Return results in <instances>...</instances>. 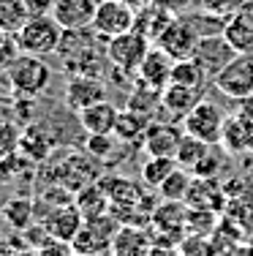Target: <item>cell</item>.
I'll return each mask as SVG.
<instances>
[{"mask_svg":"<svg viewBox=\"0 0 253 256\" xmlns=\"http://www.w3.org/2000/svg\"><path fill=\"white\" fill-rule=\"evenodd\" d=\"M57 54L68 76H104V71L112 68L106 58V38H101L93 28L63 30Z\"/></svg>","mask_w":253,"mask_h":256,"instance_id":"1","label":"cell"},{"mask_svg":"<svg viewBox=\"0 0 253 256\" xmlns=\"http://www.w3.org/2000/svg\"><path fill=\"white\" fill-rule=\"evenodd\" d=\"M5 82L14 98H38L52 84V68L38 54L19 52V58L5 71Z\"/></svg>","mask_w":253,"mask_h":256,"instance_id":"2","label":"cell"},{"mask_svg":"<svg viewBox=\"0 0 253 256\" xmlns=\"http://www.w3.org/2000/svg\"><path fill=\"white\" fill-rule=\"evenodd\" d=\"M14 36L22 52L44 58V54L57 52L60 41H63V28L57 25V20L52 14H38V16H27L25 25Z\"/></svg>","mask_w":253,"mask_h":256,"instance_id":"3","label":"cell"},{"mask_svg":"<svg viewBox=\"0 0 253 256\" xmlns=\"http://www.w3.org/2000/svg\"><path fill=\"white\" fill-rule=\"evenodd\" d=\"M150 46H153V41L147 36H142L139 30H128L123 36L109 38L106 41V58H109L112 71H120L125 76H136Z\"/></svg>","mask_w":253,"mask_h":256,"instance_id":"4","label":"cell"},{"mask_svg":"<svg viewBox=\"0 0 253 256\" xmlns=\"http://www.w3.org/2000/svg\"><path fill=\"white\" fill-rule=\"evenodd\" d=\"M224 126H226V112L210 98H202L183 118L185 134H191V136L202 139V142H207V144H221Z\"/></svg>","mask_w":253,"mask_h":256,"instance_id":"5","label":"cell"},{"mask_svg":"<svg viewBox=\"0 0 253 256\" xmlns=\"http://www.w3.org/2000/svg\"><path fill=\"white\" fill-rule=\"evenodd\" d=\"M117 232H120V226L114 224V218L109 212L98 216V218H87L82 224L79 234L71 240V251L84 254V256H98L104 251H112V242H114Z\"/></svg>","mask_w":253,"mask_h":256,"instance_id":"6","label":"cell"},{"mask_svg":"<svg viewBox=\"0 0 253 256\" xmlns=\"http://www.w3.org/2000/svg\"><path fill=\"white\" fill-rule=\"evenodd\" d=\"M90 28L106 41L128 33L136 28V6H128L125 0H101Z\"/></svg>","mask_w":253,"mask_h":256,"instance_id":"7","label":"cell"},{"mask_svg":"<svg viewBox=\"0 0 253 256\" xmlns=\"http://www.w3.org/2000/svg\"><path fill=\"white\" fill-rule=\"evenodd\" d=\"M199 38L202 36L196 33V28L191 25L188 20L183 16H174L172 22L164 28V33L153 41L158 50H164L169 58L177 63V60H191L196 54V46H199Z\"/></svg>","mask_w":253,"mask_h":256,"instance_id":"8","label":"cell"},{"mask_svg":"<svg viewBox=\"0 0 253 256\" xmlns=\"http://www.w3.org/2000/svg\"><path fill=\"white\" fill-rule=\"evenodd\" d=\"M213 88L229 98H248L253 96V54H237L232 63L213 79Z\"/></svg>","mask_w":253,"mask_h":256,"instance_id":"9","label":"cell"},{"mask_svg":"<svg viewBox=\"0 0 253 256\" xmlns=\"http://www.w3.org/2000/svg\"><path fill=\"white\" fill-rule=\"evenodd\" d=\"M234 58H237V52L229 46V41L224 38V33H221V36H215V33L202 36V38H199V46H196V54H194V60L202 66L204 71H207L210 79L218 76Z\"/></svg>","mask_w":253,"mask_h":256,"instance_id":"10","label":"cell"},{"mask_svg":"<svg viewBox=\"0 0 253 256\" xmlns=\"http://www.w3.org/2000/svg\"><path fill=\"white\" fill-rule=\"evenodd\" d=\"M185 136L183 123H169V120H161V123H150L147 134H144L142 150L147 156H177V148Z\"/></svg>","mask_w":253,"mask_h":256,"instance_id":"11","label":"cell"},{"mask_svg":"<svg viewBox=\"0 0 253 256\" xmlns=\"http://www.w3.org/2000/svg\"><path fill=\"white\" fill-rule=\"evenodd\" d=\"M82 224H84L82 210L76 207V202H71V204H57V207H52V210H46L41 226L49 232L55 240H63L71 246V240L79 234Z\"/></svg>","mask_w":253,"mask_h":256,"instance_id":"12","label":"cell"},{"mask_svg":"<svg viewBox=\"0 0 253 256\" xmlns=\"http://www.w3.org/2000/svg\"><path fill=\"white\" fill-rule=\"evenodd\" d=\"M98 101H106V84L101 76H68L65 104H68V109L74 114Z\"/></svg>","mask_w":253,"mask_h":256,"instance_id":"13","label":"cell"},{"mask_svg":"<svg viewBox=\"0 0 253 256\" xmlns=\"http://www.w3.org/2000/svg\"><path fill=\"white\" fill-rule=\"evenodd\" d=\"M101 0H55L52 6V16L57 20V25L63 30H79L90 28L93 16L98 11Z\"/></svg>","mask_w":253,"mask_h":256,"instance_id":"14","label":"cell"},{"mask_svg":"<svg viewBox=\"0 0 253 256\" xmlns=\"http://www.w3.org/2000/svg\"><path fill=\"white\" fill-rule=\"evenodd\" d=\"M55 148H57V139H55V134H52L44 123H27L25 128H22L19 153L27 156L33 164L49 161L52 153H55Z\"/></svg>","mask_w":253,"mask_h":256,"instance_id":"15","label":"cell"},{"mask_svg":"<svg viewBox=\"0 0 253 256\" xmlns=\"http://www.w3.org/2000/svg\"><path fill=\"white\" fill-rule=\"evenodd\" d=\"M221 33L237 54H253V8L232 11Z\"/></svg>","mask_w":253,"mask_h":256,"instance_id":"16","label":"cell"},{"mask_svg":"<svg viewBox=\"0 0 253 256\" xmlns=\"http://www.w3.org/2000/svg\"><path fill=\"white\" fill-rule=\"evenodd\" d=\"M172 68H174V60L169 58L164 50H158V46H150L147 58H144V63L139 66V74L136 79H142L144 84H150V88H158L164 90L169 82H172Z\"/></svg>","mask_w":253,"mask_h":256,"instance_id":"17","label":"cell"},{"mask_svg":"<svg viewBox=\"0 0 253 256\" xmlns=\"http://www.w3.org/2000/svg\"><path fill=\"white\" fill-rule=\"evenodd\" d=\"M226 191L218 186L215 178H196L191 182V191L185 196V204L194 207V210H210V212H218L224 207Z\"/></svg>","mask_w":253,"mask_h":256,"instance_id":"18","label":"cell"},{"mask_svg":"<svg viewBox=\"0 0 253 256\" xmlns=\"http://www.w3.org/2000/svg\"><path fill=\"white\" fill-rule=\"evenodd\" d=\"M117 118H120V109L112 101H98L93 106L76 112V120H79L84 134H114Z\"/></svg>","mask_w":253,"mask_h":256,"instance_id":"19","label":"cell"},{"mask_svg":"<svg viewBox=\"0 0 253 256\" xmlns=\"http://www.w3.org/2000/svg\"><path fill=\"white\" fill-rule=\"evenodd\" d=\"M101 188H104L106 199H109V207H123V210H131L134 207H139V202L144 199L142 188L136 186V182H131L128 178H117V174H112V178H104L98 180Z\"/></svg>","mask_w":253,"mask_h":256,"instance_id":"20","label":"cell"},{"mask_svg":"<svg viewBox=\"0 0 253 256\" xmlns=\"http://www.w3.org/2000/svg\"><path fill=\"white\" fill-rule=\"evenodd\" d=\"M153 118L136 112V109H120V118H117V126H114V136L120 139L123 144H134V148H142L144 142V134H147Z\"/></svg>","mask_w":253,"mask_h":256,"instance_id":"21","label":"cell"},{"mask_svg":"<svg viewBox=\"0 0 253 256\" xmlns=\"http://www.w3.org/2000/svg\"><path fill=\"white\" fill-rule=\"evenodd\" d=\"M202 98H204V93H196V90H191V88H183V84L169 82L166 88L161 90V109L169 112V114H174V118H180V123H183V118Z\"/></svg>","mask_w":253,"mask_h":256,"instance_id":"22","label":"cell"},{"mask_svg":"<svg viewBox=\"0 0 253 256\" xmlns=\"http://www.w3.org/2000/svg\"><path fill=\"white\" fill-rule=\"evenodd\" d=\"M172 20H174V14L166 8V6H161V3L139 6V8H136V28L134 30H139L142 36H147L150 41H155Z\"/></svg>","mask_w":253,"mask_h":256,"instance_id":"23","label":"cell"},{"mask_svg":"<svg viewBox=\"0 0 253 256\" xmlns=\"http://www.w3.org/2000/svg\"><path fill=\"white\" fill-rule=\"evenodd\" d=\"M0 216L11 229H30L35 221V202L30 196H11L0 204Z\"/></svg>","mask_w":253,"mask_h":256,"instance_id":"24","label":"cell"},{"mask_svg":"<svg viewBox=\"0 0 253 256\" xmlns=\"http://www.w3.org/2000/svg\"><path fill=\"white\" fill-rule=\"evenodd\" d=\"M172 82L174 84H183V88H191V90H196V93H204V90L213 84V79H210L207 71H204L202 66L191 58V60H177V63H174Z\"/></svg>","mask_w":253,"mask_h":256,"instance_id":"25","label":"cell"},{"mask_svg":"<svg viewBox=\"0 0 253 256\" xmlns=\"http://www.w3.org/2000/svg\"><path fill=\"white\" fill-rule=\"evenodd\" d=\"M74 202L82 210L84 221H87V218H98V216H106V212H109V199H106L101 182H87L84 188H79V191H76V196H74Z\"/></svg>","mask_w":253,"mask_h":256,"instance_id":"26","label":"cell"},{"mask_svg":"<svg viewBox=\"0 0 253 256\" xmlns=\"http://www.w3.org/2000/svg\"><path fill=\"white\" fill-rule=\"evenodd\" d=\"M150 246L153 242L139 229L120 226V232L114 234V242H112V256H147Z\"/></svg>","mask_w":253,"mask_h":256,"instance_id":"27","label":"cell"},{"mask_svg":"<svg viewBox=\"0 0 253 256\" xmlns=\"http://www.w3.org/2000/svg\"><path fill=\"white\" fill-rule=\"evenodd\" d=\"M35 174V164L27 156L14 153L0 158V186H14V182L30 180Z\"/></svg>","mask_w":253,"mask_h":256,"instance_id":"28","label":"cell"},{"mask_svg":"<svg viewBox=\"0 0 253 256\" xmlns=\"http://www.w3.org/2000/svg\"><path fill=\"white\" fill-rule=\"evenodd\" d=\"M191 182H194V174H191L188 169L177 166L158 186V196L164 199V202H185V196H188V191H191Z\"/></svg>","mask_w":253,"mask_h":256,"instance_id":"29","label":"cell"},{"mask_svg":"<svg viewBox=\"0 0 253 256\" xmlns=\"http://www.w3.org/2000/svg\"><path fill=\"white\" fill-rule=\"evenodd\" d=\"M125 106H128V109H136V112L147 114V118H153V114L161 109V90L144 84L142 79H136V82H134V90H131L128 104H125Z\"/></svg>","mask_w":253,"mask_h":256,"instance_id":"30","label":"cell"},{"mask_svg":"<svg viewBox=\"0 0 253 256\" xmlns=\"http://www.w3.org/2000/svg\"><path fill=\"white\" fill-rule=\"evenodd\" d=\"M174 169H177V161H174V158H169V156H147V161L139 166V174H142L144 186H150V188L158 191V186L174 172Z\"/></svg>","mask_w":253,"mask_h":256,"instance_id":"31","label":"cell"},{"mask_svg":"<svg viewBox=\"0 0 253 256\" xmlns=\"http://www.w3.org/2000/svg\"><path fill=\"white\" fill-rule=\"evenodd\" d=\"M215 144H207V142H202V139H196V136H191V134H185L183 136V142H180V148H177V156H174V161H177V166H183V169H188V172H194V166L199 161H202L204 156L213 150Z\"/></svg>","mask_w":253,"mask_h":256,"instance_id":"32","label":"cell"},{"mask_svg":"<svg viewBox=\"0 0 253 256\" xmlns=\"http://www.w3.org/2000/svg\"><path fill=\"white\" fill-rule=\"evenodd\" d=\"M22 128L16 118H8V114H0V158L19 153L22 144Z\"/></svg>","mask_w":253,"mask_h":256,"instance_id":"33","label":"cell"},{"mask_svg":"<svg viewBox=\"0 0 253 256\" xmlns=\"http://www.w3.org/2000/svg\"><path fill=\"white\" fill-rule=\"evenodd\" d=\"M27 6L25 0H0V30L16 33L27 20Z\"/></svg>","mask_w":253,"mask_h":256,"instance_id":"34","label":"cell"},{"mask_svg":"<svg viewBox=\"0 0 253 256\" xmlns=\"http://www.w3.org/2000/svg\"><path fill=\"white\" fill-rule=\"evenodd\" d=\"M19 44H16V36L8 30H0V76H5L8 66L19 58Z\"/></svg>","mask_w":253,"mask_h":256,"instance_id":"35","label":"cell"},{"mask_svg":"<svg viewBox=\"0 0 253 256\" xmlns=\"http://www.w3.org/2000/svg\"><path fill=\"white\" fill-rule=\"evenodd\" d=\"M25 6H27V14L30 16H38V14H46V11L52 14L55 0H25Z\"/></svg>","mask_w":253,"mask_h":256,"instance_id":"36","label":"cell"},{"mask_svg":"<svg viewBox=\"0 0 253 256\" xmlns=\"http://www.w3.org/2000/svg\"><path fill=\"white\" fill-rule=\"evenodd\" d=\"M41 256H71V254H68V242L55 240V237H52V240H49V246H44V251H41Z\"/></svg>","mask_w":253,"mask_h":256,"instance_id":"37","label":"cell"},{"mask_svg":"<svg viewBox=\"0 0 253 256\" xmlns=\"http://www.w3.org/2000/svg\"><path fill=\"white\" fill-rule=\"evenodd\" d=\"M147 256H183V251H177L174 246H164V242H153Z\"/></svg>","mask_w":253,"mask_h":256,"instance_id":"38","label":"cell"}]
</instances>
